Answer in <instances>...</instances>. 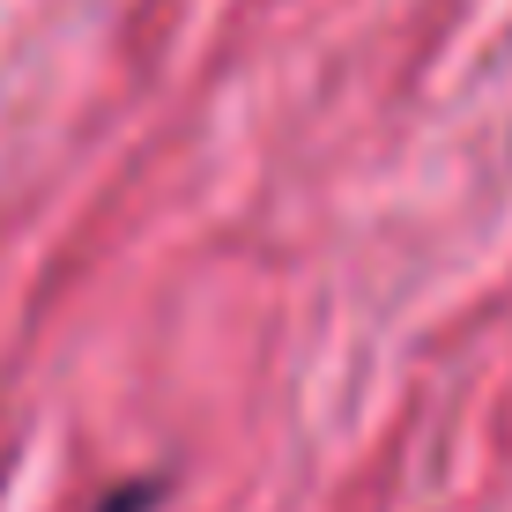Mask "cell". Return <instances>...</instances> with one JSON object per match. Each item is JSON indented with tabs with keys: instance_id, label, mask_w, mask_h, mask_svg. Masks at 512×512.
I'll return each mask as SVG.
<instances>
[{
	"instance_id": "1",
	"label": "cell",
	"mask_w": 512,
	"mask_h": 512,
	"mask_svg": "<svg viewBox=\"0 0 512 512\" xmlns=\"http://www.w3.org/2000/svg\"><path fill=\"white\" fill-rule=\"evenodd\" d=\"M141 498H149V490H119V498H104L97 512H141Z\"/></svg>"
}]
</instances>
